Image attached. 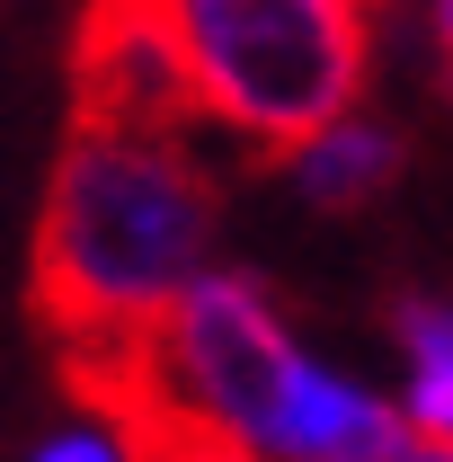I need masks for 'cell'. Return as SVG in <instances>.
<instances>
[{"instance_id": "6da1fadb", "label": "cell", "mask_w": 453, "mask_h": 462, "mask_svg": "<svg viewBox=\"0 0 453 462\" xmlns=\"http://www.w3.org/2000/svg\"><path fill=\"white\" fill-rule=\"evenodd\" d=\"M214 223L223 196L187 134L71 107L27 249V302L54 356L161 329L187 285L214 276Z\"/></svg>"}, {"instance_id": "7a4b0ae2", "label": "cell", "mask_w": 453, "mask_h": 462, "mask_svg": "<svg viewBox=\"0 0 453 462\" xmlns=\"http://www.w3.org/2000/svg\"><path fill=\"white\" fill-rule=\"evenodd\" d=\"M116 9H134L161 36L196 116L258 143L267 161H293L302 143L356 116L374 54L356 0H116Z\"/></svg>"}, {"instance_id": "3957f363", "label": "cell", "mask_w": 453, "mask_h": 462, "mask_svg": "<svg viewBox=\"0 0 453 462\" xmlns=\"http://www.w3.org/2000/svg\"><path fill=\"white\" fill-rule=\"evenodd\" d=\"M400 134L392 125H374V116H347V125H329L320 143H302L284 170H293V187H302V205H320V214H338V205H365V196H383L400 178Z\"/></svg>"}, {"instance_id": "277c9868", "label": "cell", "mask_w": 453, "mask_h": 462, "mask_svg": "<svg viewBox=\"0 0 453 462\" xmlns=\"http://www.w3.org/2000/svg\"><path fill=\"white\" fill-rule=\"evenodd\" d=\"M392 338H400V409H409V427L453 445V302L445 293H400Z\"/></svg>"}, {"instance_id": "5b68a950", "label": "cell", "mask_w": 453, "mask_h": 462, "mask_svg": "<svg viewBox=\"0 0 453 462\" xmlns=\"http://www.w3.org/2000/svg\"><path fill=\"white\" fill-rule=\"evenodd\" d=\"M27 462H143L116 427H54L45 445H27Z\"/></svg>"}, {"instance_id": "8992f818", "label": "cell", "mask_w": 453, "mask_h": 462, "mask_svg": "<svg viewBox=\"0 0 453 462\" xmlns=\"http://www.w3.org/2000/svg\"><path fill=\"white\" fill-rule=\"evenodd\" d=\"M374 462H453V445H436V436H418V427H409V436H400V445H383Z\"/></svg>"}, {"instance_id": "52a82bcc", "label": "cell", "mask_w": 453, "mask_h": 462, "mask_svg": "<svg viewBox=\"0 0 453 462\" xmlns=\"http://www.w3.org/2000/svg\"><path fill=\"white\" fill-rule=\"evenodd\" d=\"M427 27H436V54H445V71H453V0H427Z\"/></svg>"}, {"instance_id": "ba28073f", "label": "cell", "mask_w": 453, "mask_h": 462, "mask_svg": "<svg viewBox=\"0 0 453 462\" xmlns=\"http://www.w3.org/2000/svg\"><path fill=\"white\" fill-rule=\"evenodd\" d=\"M170 462H258V454H223V445H196V454H170Z\"/></svg>"}, {"instance_id": "9c48e42d", "label": "cell", "mask_w": 453, "mask_h": 462, "mask_svg": "<svg viewBox=\"0 0 453 462\" xmlns=\"http://www.w3.org/2000/svg\"><path fill=\"white\" fill-rule=\"evenodd\" d=\"M356 9H374V0H356Z\"/></svg>"}]
</instances>
